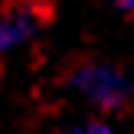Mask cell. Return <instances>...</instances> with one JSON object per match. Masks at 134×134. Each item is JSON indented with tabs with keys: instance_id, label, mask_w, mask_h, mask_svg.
<instances>
[{
	"instance_id": "obj_1",
	"label": "cell",
	"mask_w": 134,
	"mask_h": 134,
	"mask_svg": "<svg viewBox=\"0 0 134 134\" xmlns=\"http://www.w3.org/2000/svg\"><path fill=\"white\" fill-rule=\"evenodd\" d=\"M71 88L78 99H85L95 109H120L131 99V81L124 71L109 64H85L71 74Z\"/></svg>"
},
{
	"instance_id": "obj_2",
	"label": "cell",
	"mask_w": 134,
	"mask_h": 134,
	"mask_svg": "<svg viewBox=\"0 0 134 134\" xmlns=\"http://www.w3.org/2000/svg\"><path fill=\"white\" fill-rule=\"evenodd\" d=\"M39 32V14L32 7H11L0 14V53L25 46L32 35Z\"/></svg>"
},
{
	"instance_id": "obj_3",
	"label": "cell",
	"mask_w": 134,
	"mask_h": 134,
	"mask_svg": "<svg viewBox=\"0 0 134 134\" xmlns=\"http://www.w3.org/2000/svg\"><path fill=\"white\" fill-rule=\"evenodd\" d=\"M60 134H116L109 124H99V120H92V124H78V127H67Z\"/></svg>"
},
{
	"instance_id": "obj_4",
	"label": "cell",
	"mask_w": 134,
	"mask_h": 134,
	"mask_svg": "<svg viewBox=\"0 0 134 134\" xmlns=\"http://www.w3.org/2000/svg\"><path fill=\"white\" fill-rule=\"evenodd\" d=\"M120 7L124 11H134V0H120Z\"/></svg>"
}]
</instances>
